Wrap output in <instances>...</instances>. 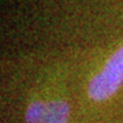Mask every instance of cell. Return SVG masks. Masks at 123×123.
<instances>
[{"label":"cell","mask_w":123,"mask_h":123,"mask_svg":"<svg viewBox=\"0 0 123 123\" xmlns=\"http://www.w3.org/2000/svg\"><path fill=\"white\" fill-rule=\"evenodd\" d=\"M123 82V47L107 60L104 68L89 82V97L96 101L112 96Z\"/></svg>","instance_id":"obj_1"},{"label":"cell","mask_w":123,"mask_h":123,"mask_svg":"<svg viewBox=\"0 0 123 123\" xmlns=\"http://www.w3.org/2000/svg\"><path fill=\"white\" fill-rule=\"evenodd\" d=\"M68 105L64 101L45 103L43 118L40 123H67Z\"/></svg>","instance_id":"obj_2"},{"label":"cell","mask_w":123,"mask_h":123,"mask_svg":"<svg viewBox=\"0 0 123 123\" xmlns=\"http://www.w3.org/2000/svg\"><path fill=\"white\" fill-rule=\"evenodd\" d=\"M44 107H45V103H41V101L31 103L26 111V122L27 123H40L41 122Z\"/></svg>","instance_id":"obj_3"}]
</instances>
